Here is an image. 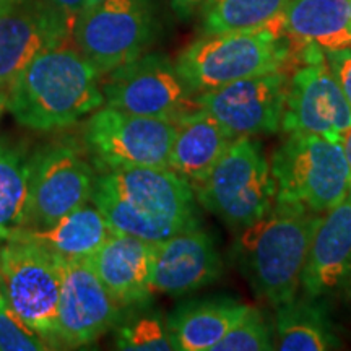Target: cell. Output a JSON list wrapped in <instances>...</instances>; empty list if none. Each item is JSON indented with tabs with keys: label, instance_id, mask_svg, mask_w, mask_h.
Here are the masks:
<instances>
[{
	"label": "cell",
	"instance_id": "cell-1",
	"mask_svg": "<svg viewBox=\"0 0 351 351\" xmlns=\"http://www.w3.org/2000/svg\"><path fill=\"white\" fill-rule=\"evenodd\" d=\"M91 200L114 232L148 243L200 225L194 187L163 166L103 169Z\"/></svg>",
	"mask_w": 351,
	"mask_h": 351
},
{
	"label": "cell",
	"instance_id": "cell-2",
	"mask_svg": "<svg viewBox=\"0 0 351 351\" xmlns=\"http://www.w3.org/2000/svg\"><path fill=\"white\" fill-rule=\"evenodd\" d=\"M99 72L77 47H51L34 57L7 93V109L26 129L73 125L104 104Z\"/></svg>",
	"mask_w": 351,
	"mask_h": 351
},
{
	"label": "cell",
	"instance_id": "cell-3",
	"mask_svg": "<svg viewBox=\"0 0 351 351\" xmlns=\"http://www.w3.org/2000/svg\"><path fill=\"white\" fill-rule=\"evenodd\" d=\"M320 217L304 208L275 205L265 217L238 231L232 258L258 300L275 309L296 300Z\"/></svg>",
	"mask_w": 351,
	"mask_h": 351
},
{
	"label": "cell",
	"instance_id": "cell-4",
	"mask_svg": "<svg viewBox=\"0 0 351 351\" xmlns=\"http://www.w3.org/2000/svg\"><path fill=\"white\" fill-rule=\"evenodd\" d=\"M298 65V52L275 20L254 29L202 34L176 60L195 95L243 78L293 72Z\"/></svg>",
	"mask_w": 351,
	"mask_h": 351
},
{
	"label": "cell",
	"instance_id": "cell-5",
	"mask_svg": "<svg viewBox=\"0 0 351 351\" xmlns=\"http://www.w3.org/2000/svg\"><path fill=\"white\" fill-rule=\"evenodd\" d=\"M276 184L275 205L326 213L351 191V173L341 143L291 132L270 161Z\"/></svg>",
	"mask_w": 351,
	"mask_h": 351
},
{
	"label": "cell",
	"instance_id": "cell-6",
	"mask_svg": "<svg viewBox=\"0 0 351 351\" xmlns=\"http://www.w3.org/2000/svg\"><path fill=\"white\" fill-rule=\"evenodd\" d=\"M194 192L202 207L234 231L265 217L275 207L276 184L262 143L254 137L232 140Z\"/></svg>",
	"mask_w": 351,
	"mask_h": 351
},
{
	"label": "cell",
	"instance_id": "cell-7",
	"mask_svg": "<svg viewBox=\"0 0 351 351\" xmlns=\"http://www.w3.org/2000/svg\"><path fill=\"white\" fill-rule=\"evenodd\" d=\"M72 36L99 75H108L147 54L155 38L150 0H103L78 15Z\"/></svg>",
	"mask_w": 351,
	"mask_h": 351
},
{
	"label": "cell",
	"instance_id": "cell-8",
	"mask_svg": "<svg viewBox=\"0 0 351 351\" xmlns=\"http://www.w3.org/2000/svg\"><path fill=\"white\" fill-rule=\"evenodd\" d=\"M0 282L8 304L56 348L60 295L59 258L28 239H5L0 245Z\"/></svg>",
	"mask_w": 351,
	"mask_h": 351
},
{
	"label": "cell",
	"instance_id": "cell-9",
	"mask_svg": "<svg viewBox=\"0 0 351 351\" xmlns=\"http://www.w3.org/2000/svg\"><path fill=\"white\" fill-rule=\"evenodd\" d=\"M106 106L138 116L178 121L199 109L176 62L165 54H143L104 75Z\"/></svg>",
	"mask_w": 351,
	"mask_h": 351
},
{
	"label": "cell",
	"instance_id": "cell-10",
	"mask_svg": "<svg viewBox=\"0 0 351 351\" xmlns=\"http://www.w3.org/2000/svg\"><path fill=\"white\" fill-rule=\"evenodd\" d=\"M176 122L138 116L104 106L86 122L83 140L98 166H163L168 168Z\"/></svg>",
	"mask_w": 351,
	"mask_h": 351
},
{
	"label": "cell",
	"instance_id": "cell-11",
	"mask_svg": "<svg viewBox=\"0 0 351 351\" xmlns=\"http://www.w3.org/2000/svg\"><path fill=\"white\" fill-rule=\"evenodd\" d=\"M60 295L56 341L65 348L95 343L122 319V307L86 258L59 257Z\"/></svg>",
	"mask_w": 351,
	"mask_h": 351
},
{
	"label": "cell",
	"instance_id": "cell-12",
	"mask_svg": "<svg viewBox=\"0 0 351 351\" xmlns=\"http://www.w3.org/2000/svg\"><path fill=\"white\" fill-rule=\"evenodd\" d=\"M26 228L49 226L91 200L95 173L82 153L65 143L47 145L29 158Z\"/></svg>",
	"mask_w": 351,
	"mask_h": 351
},
{
	"label": "cell",
	"instance_id": "cell-13",
	"mask_svg": "<svg viewBox=\"0 0 351 351\" xmlns=\"http://www.w3.org/2000/svg\"><path fill=\"white\" fill-rule=\"evenodd\" d=\"M293 72L265 73L195 95L197 106L217 119L232 138L282 130L285 103Z\"/></svg>",
	"mask_w": 351,
	"mask_h": 351
},
{
	"label": "cell",
	"instance_id": "cell-14",
	"mask_svg": "<svg viewBox=\"0 0 351 351\" xmlns=\"http://www.w3.org/2000/svg\"><path fill=\"white\" fill-rule=\"evenodd\" d=\"M351 127V104L322 59L300 64L289 77L282 130L302 132L341 143Z\"/></svg>",
	"mask_w": 351,
	"mask_h": 351
},
{
	"label": "cell",
	"instance_id": "cell-15",
	"mask_svg": "<svg viewBox=\"0 0 351 351\" xmlns=\"http://www.w3.org/2000/svg\"><path fill=\"white\" fill-rule=\"evenodd\" d=\"M70 36V25L47 0L0 7V91L7 95L34 57Z\"/></svg>",
	"mask_w": 351,
	"mask_h": 351
},
{
	"label": "cell",
	"instance_id": "cell-16",
	"mask_svg": "<svg viewBox=\"0 0 351 351\" xmlns=\"http://www.w3.org/2000/svg\"><path fill=\"white\" fill-rule=\"evenodd\" d=\"M221 270L215 239L200 226L189 228L155 243L152 289L168 296H184L217 282Z\"/></svg>",
	"mask_w": 351,
	"mask_h": 351
},
{
	"label": "cell",
	"instance_id": "cell-17",
	"mask_svg": "<svg viewBox=\"0 0 351 351\" xmlns=\"http://www.w3.org/2000/svg\"><path fill=\"white\" fill-rule=\"evenodd\" d=\"M351 282V191L322 213L311 239L301 289L311 300L346 291Z\"/></svg>",
	"mask_w": 351,
	"mask_h": 351
},
{
	"label": "cell",
	"instance_id": "cell-18",
	"mask_svg": "<svg viewBox=\"0 0 351 351\" xmlns=\"http://www.w3.org/2000/svg\"><path fill=\"white\" fill-rule=\"evenodd\" d=\"M155 243L135 236H111L86 258L114 300L124 307L142 306L150 300Z\"/></svg>",
	"mask_w": 351,
	"mask_h": 351
},
{
	"label": "cell",
	"instance_id": "cell-19",
	"mask_svg": "<svg viewBox=\"0 0 351 351\" xmlns=\"http://www.w3.org/2000/svg\"><path fill=\"white\" fill-rule=\"evenodd\" d=\"M298 52L317 46L324 52L351 47L350 0H289L275 19Z\"/></svg>",
	"mask_w": 351,
	"mask_h": 351
},
{
	"label": "cell",
	"instance_id": "cell-20",
	"mask_svg": "<svg viewBox=\"0 0 351 351\" xmlns=\"http://www.w3.org/2000/svg\"><path fill=\"white\" fill-rule=\"evenodd\" d=\"M232 140L230 132L204 109L184 114L176 121L168 168L194 187L207 178Z\"/></svg>",
	"mask_w": 351,
	"mask_h": 351
},
{
	"label": "cell",
	"instance_id": "cell-21",
	"mask_svg": "<svg viewBox=\"0 0 351 351\" xmlns=\"http://www.w3.org/2000/svg\"><path fill=\"white\" fill-rule=\"evenodd\" d=\"M247 309V304L232 298H212L178 307L166 319L176 350L213 351Z\"/></svg>",
	"mask_w": 351,
	"mask_h": 351
},
{
	"label": "cell",
	"instance_id": "cell-22",
	"mask_svg": "<svg viewBox=\"0 0 351 351\" xmlns=\"http://www.w3.org/2000/svg\"><path fill=\"white\" fill-rule=\"evenodd\" d=\"M112 230L95 205H83L44 228H23L8 239H28L64 258H88Z\"/></svg>",
	"mask_w": 351,
	"mask_h": 351
},
{
	"label": "cell",
	"instance_id": "cell-23",
	"mask_svg": "<svg viewBox=\"0 0 351 351\" xmlns=\"http://www.w3.org/2000/svg\"><path fill=\"white\" fill-rule=\"evenodd\" d=\"M320 300H293L276 307L275 350L327 351L341 348Z\"/></svg>",
	"mask_w": 351,
	"mask_h": 351
},
{
	"label": "cell",
	"instance_id": "cell-24",
	"mask_svg": "<svg viewBox=\"0 0 351 351\" xmlns=\"http://www.w3.org/2000/svg\"><path fill=\"white\" fill-rule=\"evenodd\" d=\"M29 158L23 143L8 137L0 138V241L26 228L32 176Z\"/></svg>",
	"mask_w": 351,
	"mask_h": 351
},
{
	"label": "cell",
	"instance_id": "cell-25",
	"mask_svg": "<svg viewBox=\"0 0 351 351\" xmlns=\"http://www.w3.org/2000/svg\"><path fill=\"white\" fill-rule=\"evenodd\" d=\"M289 0H208L202 8V34L241 32L278 19Z\"/></svg>",
	"mask_w": 351,
	"mask_h": 351
},
{
	"label": "cell",
	"instance_id": "cell-26",
	"mask_svg": "<svg viewBox=\"0 0 351 351\" xmlns=\"http://www.w3.org/2000/svg\"><path fill=\"white\" fill-rule=\"evenodd\" d=\"M116 346L127 351H173L168 320L158 313H145L127 319L117 328Z\"/></svg>",
	"mask_w": 351,
	"mask_h": 351
},
{
	"label": "cell",
	"instance_id": "cell-27",
	"mask_svg": "<svg viewBox=\"0 0 351 351\" xmlns=\"http://www.w3.org/2000/svg\"><path fill=\"white\" fill-rule=\"evenodd\" d=\"M275 350L274 332L261 311L249 306L245 314L215 345L213 351H270Z\"/></svg>",
	"mask_w": 351,
	"mask_h": 351
},
{
	"label": "cell",
	"instance_id": "cell-28",
	"mask_svg": "<svg viewBox=\"0 0 351 351\" xmlns=\"http://www.w3.org/2000/svg\"><path fill=\"white\" fill-rule=\"evenodd\" d=\"M56 346L29 327L12 309L3 295L0 301V351H46Z\"/></svg>",
	"mask_w": 351,
	"mask_h": 351
},
{
	"label": "cell",
	"instance_id": "cell-29",
	"mask_svg": "<svg viewBox=\"0 0 351 351\" xmlns=\"http://www.w3.org/2000/svg\"><path fill=\"white\" fill-rule=\"evenodd\" d=\"M326 60L345 98L351 104V47L326 52Z\"/></svg>",
	"mask_w": 351,
	"mask_h": 351
},
{
	"label": "cell",
	"instance_id": "cell-30",
	"mask_svg": "<svg viewBox=\"0 0 351 351\" xmlns=\"http://www.w3.org/2000/svg\"><path fill=\"white\" fill-rule=\"evenodd\" d=\"M47 2L60 13V16L67 21L73 32V26H75V21L85 7L86 0H47Z\"/></svg>",
	"mask_w": 351,
	"mask_h": 351
},
{
	"label": "cell",
	"instance_id": "cell-31",
	"mask_svg": "<svg viewBox=\"0 0 351 351\" xmlns=\"http://www.w3.org/2000/svg\"><path fill=\"white\" fill-rule=\"evenodd\" d=\"M208 0H171V5H173V10L179 19L187 20L197 12H202Z\"/></svg>",
	"mask_w": 351,
	"mask_h": 351
},
{
	"label": "cell",
	"instance_id": "cell-32",
	"mask_svg": "<svg viewBox=\"0 0 351 351\" xmlns=\"http://www.w3.org/2000/svg\"><path fill=\"white\" fill-rule=\"evenodd\" d=\"M341 147H343L346 163H348V168H350V173H351V127L348 130H346V134L343 135V140H341Z\"/></svg>",
	"mask_w": 351,
	"mask_h": 351
},
{
	"label": "cell",
	"instance_id": "cell-33",
	"mask_svg": "<svg viewBox=\"0 0 351 351\" xmlns=\"http://www.w3.org/2000/svg\"><path fill=\"white\" fill-rule=\"evenodd\" d=\"M7 108V95L3 91H0V114H2L3 109Z\"/></svg>",
	"mask_w": 351,
	"mask_h": 351
},
{
	"label": "cell",
	"instance_id": "cell-34",
	"mask_svg": "<svg viewBox=\"0 0 351 351\" xmlns=\"http://www.w3.org/2000/svg\"><path fill=\"white\" fill-rule=\"evenodd\" d=\"M99 2H103V0H86L85 7H83V10H86V8L93 7V5H96V3H99ZM83 10H82V12H83Z\"/></svg>",
	"mask_w": 351,
	"mask_h": 351
},
{
	"label": "cell",
	"instance_id": "cell-35",
	"mask_svg": "<svg viewBox=\"0 0 351 351\" xmlns=\"http://www.w3.org/2000/svg\"><path fill=\"white\" fill-rule=\"evenodd\" d=\"M16 2H23V0H0V7L8 5V3H16Z\"/></svg>",
	"mask_w": 351,
	"mask_h": 351
},
{
	"label": "cell",
	"instance_id": "cell-36",
	"mask_svg": "<svg viewBox=\"0 0 351 351\" xmlns=\"http://www.w3.org/2000/svg\"><path fill=\"white\" fill-rule=\"evenodd\" d=\"M346 293H348V298H350V301H351V282H350V287L346 288Z\"/></svg>",
	"mask_w": 351,
	"mask_h": 351
},
{
	"label": "cell",
	"instance_id": "cell-37",
	"mask_svg": "<svg viewBox=\"0 0 351 351\" xmlns=\"http://www.w3.org/2000/svg\"><path fill=\"white\" fill-rule=\"evenodd\" d=\"M3 298V289H2V282H0V301H2Z\"/></svg>",
	"mask_w": 351,
	"mask_h": 351
},
{
	"label": "cell",
	"instance_id": "cell-38",
	"mask_svg": "<svg viewBox=\"0 0 351 351\" xmlns=\"http://www.w3.org/2000/svg\"><path fill=\"white\" fill-rule=\"evenodd\" d=\"M350 16H351V0H350Z\"/></svg>",
	"mask_w": 351,
	"mask_h": 351
}]
</instances>
